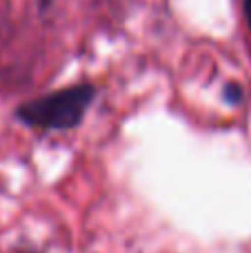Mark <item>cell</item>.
Instances as JSON below:
<instances>
[{
    "label": "cell",
    "mask_w": 251,
    "mask_h": 253,
    "mask_svg": "<svg viewBox=\"0 0 251 253\" xmlns=\"http://www.w3.org/2000/svg\"><path fill=\"white\" fill-rule=\"evenodd\" d=\"M93 96L96 91L91 84H76V87L38 98V100H29L16 111V116L29 126L71 129L87 114Z\"/></svg>",
    "instance_id": "1"
},
{
    "label": "cell",
    "mask_w": 251,
    "mask_h": 253,
    "mask_svg": "<svg viewBox=\"0 0 251 253\" xmlns=\"http://www.w3.org/2000/svg\"><path fill=\"white\" fill-rule=\"evenodd\" d=\"M225 98H227V102H231V105H238V102L243 100V89H240L236 83L227 84V89H225Z\"/></svg>",
    "instance_id": "2"
},
{
    "label": "cell",
    "mask_w": 251,
    "mask_h": 253,
    "mask_svg": "<svg viewBox=\"0 0 251 253\" xmlns=\"http://www.w3.org/2000/svg\"><path fill=\"white\" fill-rule=\"evenodd\" d=\"M245 16H247V22L251 25V0H245Z\"/></svg>",
    "instance_id": "3"
}]
</instances>
